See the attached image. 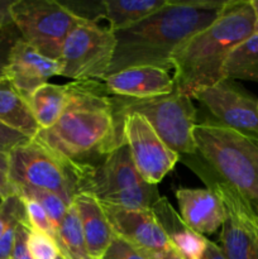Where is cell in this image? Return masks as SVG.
<instances>
[{"mask_svg": "<svg viewBox=\"0 0 258 259\" xmlns=\"http://www.w3.org/2000/svg\"><path fill=\"white\" fill-rule=\"evenodd\" d=\"M68 103L57 123L38 132L42 144L76 166H96L123 146L124 119L100 80L66 83Z\"/></svg>", "mask_w": 258, "mask_h": 259, "instance_id": "obj_1", "label": "cell"}, {"mask_svg": "<svg viewBox=\"0 0 258 259\" xmlns=\"http://www.w3.org/2000/svg\"><path fill=\"white\" fill-rule=\"evenodd\" d=\"M225 3L227 0H168L142 22L115 32L116 47L108 75L138 66L174 70L172 56L177 48L212 24Z\"/></svg>", "mask_w": 258, "mask_h": 259, "instance_id": "obj_2", "label": "cell"}, {"mask_svg": "<svg viewBox=\"0 0 258 259\" xmlns=\"http://www.w3.org/2000/svg\"><path fill=\"white\" fill-rule=\"evenodd\" d=\"M255 29L257 18L250 0H227L215 22L189 38L172 56L176 90L194 100L223 80L229 56Z\"/></svg>", "mask_w": 258, "mask_h": 259, "instance_id": "obj_3", "label": "cell"}, {"mask_svg": "<svg viewBox=\"0 0 258 259\" xmlns=\"http://www.w3.org/2000/svg\"><path fill=\"white\" fill-rule=\"evenodd\" d=\"M194 139L201 163L258 214V139L214 120L197 123Z\"/></svg>", "mask_w": 258, "mask_h": 259, "instance_id": "obj_4", "label": "cell"}, {"mask_svg": "<svg viewBox=\"0 0 258 259\" xmlns=\"http://www.w3.org/2000/svg\"><path fill=\"white\" fill-rule=\"evenodd\" d=\"M76 168L78 192L90 195L104 204L151 210L161 199L157 185L144 181L137 171L125 143L96 166H76Z\"/></svg>", "mask_w": 258, "mask_h": 259, "instance_id": "obj_5", "label": "cell"}, {"mask_svg": "<svg viewBox=\"0 0 258 259\" xmlns=\"http://www.w3.org/2000/svg\"><path fill=\"white\" fill-rule=\"evenodd\" d=\"M114 106L119 115L131 113L144 116L162 138L179 156L194 154L196 144L194 129L197 124V111L192 99L175 89L166 95L149 99H129L113 95Z\"/></svg>", "mask_w": 258, "mask_h": 259, "instance_id": "obj_6", "label": "cell"}, {"mask_svg": "<svg viewBox=\"0 0 258 259\" xmlns=\"http://www.w3.org/2000/svg\"><path fill=\"white\" fill-rule=\"evenodd\" d=\"M8 176L14 191L20 187L45 190L58 195L67 205L80 194L75 164L37 139L15 147L8 156Z\"/></svg>", "mask_w": 258, "mask_h": 259, "instance_id": "obj_7", "label": "cell"}, {"mask_svg": "<svg viewBox=\"0 0 258 259\" xmlns=\"http://www.w3.org/2000/svg\"><path fill=\"white\" fill-rule=\"evenodd\" d=\"M115 47V33L110 28L81 18L63 42L58 58L60 76L101 81L108 75Z\"/></svg>", "mask_w": 258, "mask_h": 259, "instance_id": "obj_8", "label": "cell"}, {"mask_svg": "<svg viewBox=\"0 0 258 259\" xmlns=\"http://www.w3.org/2000/svg\"><path fill=\"white\" fill-rule=\"evenodd\" d=\"M12 18L22 39L56 61L65 39L81 19L56 0H15Z\"/></svg>", "mask_w": 258, "mask_h": 259, "instance_id": "obj_9", "label": "cell"}, {"mask_svg": "<svg viewBox=\"0 0 258 259\" xmlns=\"http://www.w3.org/2000/svg\"><path fill=\"white\" fill-rule=\"evenodd\" d=\"M180 162L195 172L206 189L218 195L224 206L225 220L220 233V248L227 259H258V239L240 211L239 194L217 179L195 153L180 156Z\"/></svg>", "mask_w": 258, "mask_h": 259, "instance_id": "obj_10", "label": "cell"}, {"mask_svg": "<svg viewBox=\"0 0 258 259\" xmlns=\"http://www.w3.org/2000/svg\"><path fill=\"white\" fill-rule=\"evenodd\" d=\"M123 132L137 171L144 181L158 185L174 169L180 156L139 114L131 113L124 116Z\"/></svg>", "mask_w": 258, "mask_h": 259, "instance_id": "obj_11", "label": "cell"}, {"mask_svg": "<svg viewBox=\"0 0 258 259\" xmlns=\"http://www.w3.org/2000/svg\"><path fill=\"white\" fill-rule=\"evenodd\" d=\"M214 121L258 139V99L230 78H223L195 96Z\"/></svg>", "mask_w": 258, "mask_h": 259, "instance_id": "obj_12", "label": "cell"}, {"mask_svg": "<svg viewBox=\"0 0 258 259\" xmlns=\"http://www.w3.org/2000/svg\"><path fill=\"white\" fill-rule=\"evenodd\" d=\"M100 205L115 235L147 250L156 259L171 248L152 209H125L104 202Z\"/></svg>", "mask_w": 258, "mask_h": 259, "instance_id": "obj_13", "label": "cell"}, {"mask_svg": "<svg viewBox=\"0 0 258 259\" xmlns=\"http://www.w3.org/2000/svg\"><path fill=\"white\" fill-rule=\"evenodd\" d=\"M60 73L58 61L43 56L22 37L15 40L8 61L7 78L27 100L48 78Z\"/></svg>", "mask_w": 258, "mask_h": 259, "instance_id": "obj_14", "label": "cell"}, {"mask_svg": "<svg viewBox=\"0 0 258 259\" xmlns=\"http://www.w3.org/2000/svg\"><path fill=\"white\" fill-rule=\"evenodd\" d=\"M109 94L129 99H149L175 90L174 76L152 66L129 67L105 76L101 80Z\"/></svg>", "mask_w": 258, "mask_h": 259, "instance_id": "obj_15", "label": "cell"}, {"mask_svg": "<svg viewBox=\"0 0 258 259\" xmlns=\"http://www.w3.org/2000/svg\"><path fill=\"white\" fill-rule=\"evenodd\" d=\"M180 215L190 228L201 235L214 234L225 220V210L215 192L209 189L180 187L175 192Z\"/></svg>", "mask_w": 258, "mask_h": 259, "instance_id": "obj_16", "label": "cell"}, {"mask_svg": "<svg viewBox=\"0 0 258 259\" xmlns=\"http://www.w3.org/2000/svg\"><path fill=\"white\" fill-rule=\"evenodd\" d=\"M152 211L166 234L169 244L182 257L185 259L202 258L207 239L184 222L180 212L175 210L167 197L161 196V199L153 205Z\"/></svg>", "mask_w": 258, "mask_h": 259, "instance_id": "obj_17", "label": "cell"}, {"mask_svg": "<svg viewBox=\"0 0 258 259\" xmlns=\"http://www.w3.org/2000/svg\"><path fill=\"white\" fill-rule=\"evenodd\" d=\"M72 204L76 206L80 217L89 254L93 259H103L115 237V233L100 202L88 194H78Z\"/></svg>", "mask_w": 258, "mask_h": 259, "instance_id": "obj_18", "label": "cell"}, {"mask_svg": "<svg viewBox=\"0 0 258 259\" xmlns=\"http://www.w3.org/2000/svg\"><path fill=\"white\" fill-rule=\"evenodd\" d=\"M0 121L30 139L39 132L28 100L7 77L0 80Z\"/></svg>", "mask_w": 258, "mask_h": 259, "instance_id": "obj_19", "label": "cell"}, {"mask_svg": "<svg viewBox=\"0 0 258 259\" xmlns=\"http://www.w3.org/2000/svg\"><path fill=\"white\" fill-rule=\"evenodd\" d=\"M168 0H104L101 2V19L109 22L114 33L133 27L156 13Z\"/></svg>", "mask_w": 258, "mask_h": 259, "instance_id": "obj_20", "label": "cell"}, {"mask_svg": "<svg viewBox=\"0 0 258 259\" xmlns=\"http://www.w3.org/2000/svg\"><path fill=\"white\" fill-rule=\"evenodd\" d=\"M39 131L51 128L57 123L68 103L67 85L45 83L28 100Z\"/></svg>", "mask_w": 258, "mask_h": 259, "instance_id": "obj_21", "label": "cell"}, {"mask_svg": "<svg viewBox=\"0 0 258 259\" xmlns=\"http://www.w3.org/2000/svg\"><path fill=\"white\" fill-rule=\"evenodd\" d=\"M53 239L65 259H93L89 254L80 217L73 204L68 206Z\"/></svg>", "mask_w": 258, "mask_h": 259, "instance_id": "obj_22", "label": "cell"}, {"mask_svg": "<svg viewBox=\"0 0 258 259\" xmlns=\"http://www.w3.org/2000/svg\"><path fill=\"white\" fill-rule=\"evenodd\" d=\"M224 78L258 82V33L233 51L225 62Z\"/></svg>", "mask_w": 258, "mask_h": 259, "instance_id": "obj_23", "label": "cell"}, {"mask_svg": "<svg viewBox=\"0 0 258 259\" xmlns=\"http://www.w3.org/2000/svg\"><path fill=\"white\" fill-rule=\"evenodd\" d=\"M15 195H18L22 199H30L37 201L47 212L55 229H57L58 225L61 224L68 206H70L58 195L50 191H45V190L32 189V187H20V189L15 190Z\"/></svg>", "mask_w": 258, "mask_h": 259, "instance_id": "obj_24", "label": "cell"}, {"mask_svg": "<svg viewBox=\"0 0 258 259\" xmlns=\"http://www.w3.org/2000/svg\"><path fill=\"white\" fill-rule=\"evenodd\" d=\"M27 244L33 259H57L60 255V250L52 237L30 227Z\"/></svg>", "mask_w": 258, "mask_h": 259, "instance_id": "obj_25", "label": "cell"}, {"mask_svg": "<svg viewBox=\"0 0 258 259\" xmlns=\"http://www.w3.org/2000/svg\"><path fill=\"white\" fill-rule=\"evenodd\" d=\"M103 259H156V257L115 235Z\"/></svg>", "mask_w": 258, "mask_h": 259, "instance_id": "obj_26", "label": "cell"}, {"mask_svg": "<svg viewBox=\"0 0 258 259\" xmlns=\"http://www.w3.org/2000/svg\"><path fill=\"white\" fill-rule=\"evenodd\" d=\"M22 199V197H20ZM24 202L25 212H27V219L29 223V227L33 228L35 230H39V232L46 233L50 237L55 238L56 229L53 227L52 222L48 218L47 212L45 211L42 206L38 204L37 201L30 199H22Z\"/></svg>", "mask_w": 258, "mask_h": 259, "instance_id": "obj_27", "label": "cell"}, {"mask_svg": "<svg viewBox=\"0 0 258 259\" xmlns=\"http://www.w3.org/2000/svg\"><path fill=\"white\" fill-rule=\"evenodd\" d=\"M20 38L19 32L14 24L0 28V80L7 77V67L10 51L15 40Z\"/></svg>", "mask_w": 258, "mask_h": 259, "instance_id": "obj_28", "label": "cell"}, {"mask_svg": "<svg viewBox=\"0 0 258 259\" xmlns=\"http://www.w3.org/2000/svg\"><path fill=\"white\" fill-rule=\"evenodd\" d=\"M30 138L25 137L24 134L9 128L0 121V153L2 154L9 156V153L15 147L25 143Z\"/></svg>", "mask_w": 258, "mask_h": 259, "instance_id": "obj_29", "label": "cell"}, {"mask_svg": "<svg viewBox=\"0 0 258 259\" xmlns=\"http://www.w3.org/2000/svg\"><path fill=\"white\" fill-rule=\"evenodd\" d=\"M28 232H29V223L28 222H23L18 225L17 233H15L14 247H13L12 252V259H33L27 244Z\"/></svg>", "mask_w": 258, "mask_h": 259, "instance_id": "obj_30", "label": "cell"}, {"mask_svg": "<svg viewBox=\"0 0 258 259\" xmlns=\"http://www.w3.org/2000/svg\"><path fill=\"white\" fill-rule=\"evenodd\" d=\"M239 206L240 211H242L243 218L245 219V222L248 223V225L250 227V229L253 230V233L255 234L258 239V214L252 209L248 201L245 199H243L239 195Z\"/></svg>", "mask_w": 258, "mask_h": 259, "instance_id": "obj_31", "label": "cell"}, {"mask_svg": "<svg viewBox=\"0 0 258 259\" xmlns=\"http://www.w3.org/2000/svg\"><path fill=\"white\" fill-rule=\"evenodd\" d=\"M15 0H0V28L13 24L12 7Z\"/></svg>", "mask_w": 258, "mask_h": 259, "instance_id": "obj_32", "label": "cell"}, {"mask_svg": "<svg viewBox=\"0 0 258 259\" xmlns=\"http://www.w3.org/2000/svg\"><path fill=\"white\" fill-rule=\"evenodd\" d=\"M201 259H227V257L224 255L219 245H217L214 242H210L207 239L206 247H205L204 254H202Z\"/></svg>", "mask_w": 258, "mask_h": 259, "instance_id": "obj_33", "label": "cell"}, {"mask_svg": "<svg viewBox=\"0 0 258 259\" xmlns=\"http://www.w3.org/2000/svg\"><path fill=\"white\" fill-rule=\"evenodd\" d=\"M158 259H185V258L182 257V255L180 254V253L171 245V248H169L166 253H163V254H162Z\"/></svg>", "mask_w": 258, "mask_h": 259, "instance_id": "obj_34", "label": "cell"}, {"mask_svg": "<svg viewBox=\"0 0 258 259\" xmlns=\"http://www.w3.org/2000/svg\"><path fill=\"white\" fill-rule=\"evenodd\" d=\"M5 227H7V218H5L4 210L0 207V238H2V235L4 234Z\"/></svg>", "mask_w": 258, "mask_h": 259, "instance_id": "obj_35", "label": "cell"}, {"mask_svg": "<svg viewBox=\"0 0 258 259\" xmlns=\"http://www.w3.org/2000/svg\"><path fill=\"white\" fill-rule=\"evenodd\" d=\"M250 4H252L253 9H254L255 18H257V27H258V0H250Z\"/></svg>", "mask_w": 258, "mask_h": 259, "instance_id": "obj_36", "label": "cell"}, {"mask_svg": "<svg viewBox=\"0 0 258 259\" xmlns=\"http://www.w3.org/2000/svg\"><path fill=\"white\" fill-rule=\"evenodd\" d=\"M57 259H65V258H63V257H62V255H61V254H60V255H58V258H57Z\"/></svg>", "mask_w": 258, "mask_h": 259, "instance_id": "obj_37", "label": "cell"}, {"mask_svg": "<svg viewBox=\"0 0 258 259\" xmlns=\"http://www.w3.org/2000/svg\"><path fill=\"white\" fill-rule=\"evenodd\" d=\"M255 33H258V27H257V29H255Z\"/></svg>", "mask_w": 258, "mask_h": 259, "instance_id": "obj_38", "label": "cell"}, {"mask_svg": "<svg viewBox=\"0 0 258 259\" xmlns=\"http://www.w3.org/2000/svg\"><path fill=\"white\" fill-rule=\"evenodd\" d=\"M2 156H5V154H2V153H0V157H2Z\"/></svg>", "mask_w": 258, "mask_h": 259, "instance_id": "obj_39", "label": "cell"}]
</instances>
